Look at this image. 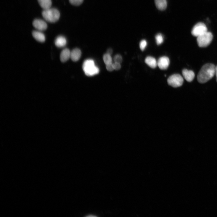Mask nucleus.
Segmentation results:
<instances>
[{"label":"nucleus","instance_id":"4be33fe9","mask_svg":"<svg viewBox=\"0 0 217 217\" xmlns=\"http://www.w3.org/2000/svg\"><path fill=\"white\" fill-rule=\"evenodd\" d=\"M114 70H119L121 68L120 63L115 62L113 63Z\"/></svg>","mask_w":217,"mask_h":217},{"label":"nucleus","instance_id":"4468645a","mask_svg":"<svg viewBox=\"0 0 217 217\" xmlns=\"http://www.w3.org/2000/svg\"><path fill=\"white\" fill-rule=\"evenodd\" d=\"M66 43L67 41L65 38L61 36L58 37L55 41L56 46L59 48L64 47L66 44Z\"/></svg>","mask_w":217,"mask_h":217},{"label":"nucleus","instance_id":"aec40b11","mask_svg":"<svg viewBox=\"0 0 217 217\" xmlns=\"http://www.w3.org/2000/svg\"><path fill=\"white\" fill-rule=\"evenodd\" d=\"M147 45V43L145 40H142L140 43V47L142 51H144Z\"/></svg>","mask_w":217,"mask_h":217},{"label":"nucleus","instance_id":"f257e3e1","mask_svg":"<svg viewBox=\"0 0 217 217\" xmlns=\"http://www.w3.org/2000/svg\"><path fill=\"white\" fill-rule=\"evenodd\" d=\"M216 67L211 63L207 64L202 67L199 72L197 80L200 83H204L210 80L215 74Z\"/></svg>","mask_w":217,"mask_h":217},{"label":"nucleus","instance_id":"b1692460","mask_svg":"<svg viewBox=\"0 0 217 217\" xmlns=\"http://www.w3.org/2000/svg\"><path fill=\"white\" fill-rule=\"evenodd\" d=\"M113 52L111 48H109L107 50V54L111 55Z\"/></svg>","mask_w":217,"mask_h":217},{"label":"nucleus","instance_id":"a211bd4d","mask_svg":"<svg viewBox=\"0 0 217 217\" xmlns=\"http://www.w3.org/2000/svg\"><path fill=\"white\" fill-rule=\"evenodd\" d=\"M155 39L157 44L158 45L161 44L164 41L163 37L161 34H157L156 36Z\"/></svg>","mask_w":217,"mask_h":217},{"label":"nucleus","instance_id":"9d476101","mask_svg":"<svg viewBox=\"0 0 217 217\" xmlns=\"http://www.w3.org/2000/svg\"><path fill=\"white\" fill-rule=\"evenodd\" d=\"M71 52L67 48L64 49L61 53L60 60L62 62L68 61L70 58Z\"/></svg>","mask_w":217,"mask_h":217},{"label":"nucleus","instance_id":"5701e85b","mask_svg":"<svg viewBox=\"0 0 217 217\" xmlns=\"http://www.w3.org/2000/svg\"><path fill=\"white\" fill-rule=\"evenodd\" d=\"M106 68L109 71L111 72L113 71L114 70L113 63H112L106 65Z\"/></svg>","mask_w":217,"mask_h":217},{"label":"nucleus","instance_id":"7ed1b4c3","mask_svg":"<svg viewBox=\"0 0 217 217\" xmlns=\"http://www.w3.org/2000/svg\"><path fill=\"white\" fill-rule=\"evenodd\" d=\"M82 68L86 75L89 76L94 75L99 72V68L95 65L94 61L92 60H86L83 64Z\"/></svg>","mask_w":217,"mask_h":217},{"label":"nucleus","instance_id":"423d86ee","mask_svg":"<svg viewBox=\"0 0 217 217\" xmlns=\"http://www.w3.org/2000/svg\"><path fill=\"white\" fill-rule=\"evenodd\" d=\"M208 31L206 25L202 22H199L195 25L192 30V34L194 36L197 37Z\"/></svg>","mask_w":217,"mask_h":217},{"label":"nucleus","instance_id":"dca6fc26","mask_svg":"<svg viewBox=\"0 0 217 217\" xmlns=\"http://www.w3.org/2000/svg\"><path fill=\"white\" fill-rule=\"evenodd\" d=\"M41 7L44 9L50 8L52 5L51 0H38Z\"/></svg>","mask_w":217,"mask_h":217},{"label":"nucleus","instance_id":"f8f14e48","mask_svg":"<svg viewBox=\"0 0 217 217\" xmlns=\"http://www.w3.org/2000/svg\"><path fill=\"white\" fill-rule=\"evenodd\" d=\"M81 54V52L80 49H75L71 52L70 58L73 61L76 62L79 60Z\"/></svg>","mask_w":217,"mask_h":217},{"label":"nucleus","instance_id":"20e7f679","mask_svg":"<svg viewBox=\"0 0 217 217\" xmlns=\"http://www.w3.org/2000/svg\"><path fill=\"white\" fill-rule=\"evenodd\" d=\"M213 38L212 33L208 31L197 37V44L200 47H206L210 44Z\"/></svg>","mask_w":217,"mask_h":217},{"label":"nucleus","instance_id":"ddd939ff","mask_svg":"<svg viewBox=\"0 0 217 217\" xmlns=\"http://www.w3.org/2000/svg\"><path fill=\"white\" fill-rule=\"evenodd\" d=\"M145 62L150 67L153 69L156 68L157 65V62L156 60L152 57H147L145 59Z\"/></svg>","mask_w":217,"mask_h":217},{"label":"nucleus","instance_id":"2eb2a0df","mask_svg":"<svg viewBox=\"0 0 217 217\" xmlns=\"http://www.w3.org/2000/svg\"><path fill=\"white\" fill-rule=\"evenodd\" d=\"M155 3L157 8L160 10L163 11L166 8V0H155Z\"/></svg>","mask_w":217,"mask_h":217},{"label":"nucleus","instance_id":"6e6552de","mask_svg":"<svg viewBox=\"0 0 217 217\" xmlns=\"http://www.w3.org/2000/svg\"><path fill=\"white\" fill-rule=\"evenodd\" d=\"M33 25L35 28L40 31L45 30L47 28L46 22L39 19L34 20L33 22Z\"/></svg>","mask_w":217,"mask_h":217},{"label":"nucleus","instance_id":"6ab92c4d","mask_svg":"<svg viewBox=\"0 0 217 217\" xmlns=\"http://www.w3.org/2000/svg\"><path fill=\"white\" fill-rule=\"evenodd\" d=\"M70 3L72 5L78 6L81 5L84 0H69Z\"/></svg>","mask_w":217,"mask_h":217},{"label":"nucleus","instance_id":"0eeeda50","mask_svg":"<svg viewBox=\"0 0 217 217\" xmlns=\"http://www.w3.org/2000/svg\"><path fill=\"white\" fill-rule=\"evenodd\" d=\"M170 60L169 59L165 56L162 57L158 59L157 62V65L161 70L167 69L169 65Z\"/></svg>","mask_w":217,"mask_h":217},{"label":"nucleus","instance_id":"f3484780","mask_svg":"<svg viewBox=\"0 0 217 217\" xmlns=\"http://www.w3.org/2000/svg\"><path fill=\"white\" fill-rule=\"evenodd\" d=\"M103 60L106 65L112 63V59L111 55L107 54L104 55Z\"/></svg>","mask_w":217,"mask_h":217},{"label":"nucleus","instance_id":"9b49d317","mask_svg":"<svg viewBox=\"0 0 217 217\" xmlns=\"http://www.w3.org/2000/svg\"><path fill=\"white\" fill-rule=\"evenodd\" d=\"M32 35L33 37L37 41L43 43L45 41V37L42 33L41 32L34 31L32 32Z\"/></svg>","mask_w":217,"mask_h":217},{"label":"nucleus","instance_id":"1a4fd4ad","mask_svg":"<svg viewBox=\"0 0 217 217\" xmlns=\"http://www.w3.org/2000/svg\"><path fill=\"white\" fill-rule=\"evenodd\" d=\"M182 74L183 77L189 82L192 81L195 78V73L191 70H189L186 69L183 70L182 71Z\"/></svg>","mask_w":217,"mask_h":217},{"label":"nucleus","instance_id":"393cba45","mask_svg":"<svg viewBox=\"0 0 217 217\" xmlns=\"http://www.w3.org/2000/svg\"><path fill=\"white\" fill-rule=\"evenodd\" d=\"M215 74L216 76V81L217 82V66L216 67Z\"/></svg>","mask_w":217,"mask_h":217},{"label":"nucleus","instance_id":"f03ea898","mask_svg":"<svg viewBox=\"0 0 217 217\" xmlns=\"http://www.w3.org/2000/svg\"><path fill=\"white\" fill-rule=\"evenodd\" d=\"M44 19L47 21L55 23L59 20L60 14L59 11L54 8H49L44 9L42 13Z\"/></svg>","mask_w":217,"mask_h":217},{"label":"nucleus","instance_id":"39448f33","mask_svg":"<svg viewBox=\"0 0 217 217\" xmlns=\"http://www.w3.org/2000/svg\"><path fill=\"white\" fill-rule=\"evenodd\" d=\"M184 80L182 76L179 74H175L171 76L168 79V84L174 87L181 86L183 84Z\"/></svg>","mask_w":217,"mask_h":217},{"label":"nucleus","instance_id":"412c9836","mask_svg":"<svg viewBox=\"0 0 217 217\" xmlns=\"http://www.w3.org/2000/svg\"><path fill=\"white\" fill-rule=\"evenodd\" d=\"M114 60L115 62L121 63L123 61L122 56L120 55H116L114 57Z\"/></svg>","mask_w":217,"mask_h":217}]
</instances>
